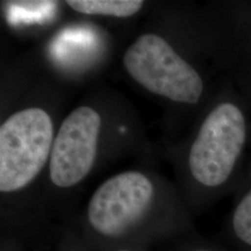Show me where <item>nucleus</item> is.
Wrapping results in <instances>:
<instances>
[{
	"label": "nucleus",
	"mask_w": 251,
	"mask_h": 251,
	"mask_svg": "<svg viewBox=\"0 0 251 251\" xmlns=\"http://www.w3.org/2000/svg\"><path fill=\"white\" fill-rule=\"evenodd\" d=\"M101 118L96 109L80 106L62 122L50 155V179L62 188L84 179L96 161Z\"/></svg>",
	"instance_id": "5"
},
{
	"label": "nucleus",
	"mask_w": 251,
	"mask_h": 251,
	"mask_svg": "<svg viewBox=\"0 0 251 251\" xmlns=\"http://www.w3.org/2000/svg\"><path fill=\"white\" fill-rule=\"evenodd\" d=\"M119 251H128V250H119Z\"/></svg>",
	"instance_id": "8"
},
{
	"label": "nucleus",
	"mask_w": 251,
	"mask_h": 251,
	"mask_svg": "<svg viewBox=\"0 0 251 251\" xmlns=\"http://www.w3.org/2000/svg\"><path fill=\"white\" fill-rule=\"evenodd\" d=\"M67 4L81 14L114 18L131 17L143 7L141 0H70Z\"/></svg>",
	"instance_id": "6"
},
{
	"label": "nucleus",
	"mask_w": 251,
	"mask_h": 251,
	"mask_svg": "<svg viewBox=\"0 0 251 251\" xmlns=\"http://www.w3.org/2000/svg\"><path fill=\"white\" fill-rule=\"evenodd\" d=\"M197 251H206V250H197Z\"/></svg>",
	"instance_id": "9"
},
{
	"label": "nucleus",
	"mask_w": 251,
	"mask_h": 251,
	"mask_svg": "<svg viewBox=\"0 0 251 251\" xmlns=\"http://www.w3.org/2000/svg\"><path fill=\"white\" fill-rule=\"evenodd\" d=\"M247 136L246 120L234 103L225 102L209 113L191 147L188 166L203 186L224 184L233 172Z\"/></svg>",
	"instance_id": "3"
},
{
	"label": "nucleus",
	"mask_w": 251,
	"mask_h": 251,
	"mask_svg": "<svg viewBox=\"0 0 251 251\" xmlns=\"http://www.w3.org/2000/svg\"><path fill=\"white\" fill-rule=\"evenodd\" d=\"M124 64L141 86L172 101L194 105L202 94L199 74L156 34H144L135 41L126 50Z\"/></svg>",
	"instance_id": "2"
},
{
	"label": "nucleus",
	"mask_w": 251,
	"mask_h": 251,
	"mask_svg": "<svg viewBox=\"0 0 251 251\" xmlns=\"http://www.w3.org/2000/svg\"><path fill=\"white\" fill-rule=\"evenodd\" d=\"M54 126L45 109L12 114L0 127V191L15 192L36 178L51 155Z\"/></svg>",
	"instance_id": "1"
},
{
	"label": "nucleus",
	"mask_w": 251,
	"mask_h": 251,
	"mask_svg": "<svg viewBox=\"0 0 251 251\" xmlns=\"http://www.w3.org/2000/svg\"><path fill=\"white\" fill-rule=\"evenodd\" d=\"M153 196L152 183L141 172L113 176L91 198L87 206L91 227L103 236H120L147 214Z\"/></svg>",
	"instance_id": "4"
},
{
	"label": "nucleus",
	"mask_w": 251,
	"mask_h": 251,
	"mask_svg": "<svg viewBox=\"0 0 251 251\" xmlns=\"http://www.w3.org/2000/svg\"><path fill=\"white\" fill-rule=\"evenodd\" d=\"M233 228L242 242L251 246V190L235 209Z\"/></svg>",
	"instance_id": "7"
}]
</instances>
